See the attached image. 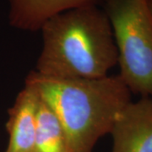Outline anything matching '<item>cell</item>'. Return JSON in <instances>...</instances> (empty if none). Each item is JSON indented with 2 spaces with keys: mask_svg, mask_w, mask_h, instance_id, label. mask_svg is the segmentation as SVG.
Wrapping results in <instances>:
<instances>
[{
  "mask_svg": "<svg viewBox=\"0 0 152 152\" xmlns=\"http://www.w3.org/2000/svg\"><path fill=\"white\" fill-rule=\"evenodd\" d=\"M42 48L36 72L56 79H99L118 64L107 16L98 5L58 14L40 30Z\"/></svg>",
  "mask_w": 152,
  "mask_h": 152,
  "instance_id": "1",
  "label": "cell"
},
{
  "mask_svg": "<svg viewBox=\"0 0 152 152\" xmlns=\"http://www.w3.org/2000/svg\"><path fill=\"white\" fill-rule=\"evenodd\" d=\"M26 85L32 87L58 116L71 152H93L98 140L111 133L132 95L119 75L71 80L32 71Z\"/></svg>",
  "mask_w": 152,
  "mask_h": 152,
  "instance_id": "2",
  "label": "cell"
},
{
  "mask_svg": "<svg viewBox=\"0 0 152 152\" xmlns=\"http://www.w3.org/2000/svg\"><path fill=\"white\" fill-rule=\"evenodd\" d=\"M118 50L119 76L131 93L152 96V16L147 0H102Z\"/></svg>",
  "mask_w": 152,
  "mask_h": 152,
  "instance_id": "3",
  "label": "cell"
},
{
  "mask_svg": "<svg viewBox=\"0 0 152 152\" xmlns=\"http://www.w3.org/2000/svg\"><path fill=\"white\" fill-rule=\"evenodd\" d=\"M110 134L111 152H152V97L131 101L118 116Z\"/></svg>",
  "mask_w": 152,
  "mask_h": 152,
  "instance_id": "4",
  "label": "cell"
},
{
  "mask_svg": "<svg viewBox=\"0 0 152 152\" xmlns=\"http://www.w3.org/2000/svg\"><path fill=\"white\" fill-rule=\"evenodd\" d=\"M37 98V93L28 85L18 94L9 111V142L4 152H34Z\"/></svg>",
  "mask_w": 152,
  "mask_h": 152,
  "instance_id": "5",
  "label": "cell"
},
{
  "mask_svg": "<svg viewBox=\"0 0 152 152\" xmlns=\"http://www.w3.org/2000/svg\"><path fill=\"white\" fill-rule=\"evenodd\" d=\"M8 2L11 26L22 31H37L58 14L82 6L98 5L102 0H8Z\"/></svg>",
  "mask_w": 152,
  "mask_h": 152,
  "instance_id": "6",
  "label": "cell"
},
{
  "mask_svg": "<svg viewBox=\"0 0 152 152\" xmlns=\"http://www.w3.org/2000/svg\"><path fill=\"white\" fill-rule=\"evenodd\" d=\"M37 97L34 152H71L68 137L59 118L38 94Z\"/></svg>",
  "mask_w": 152,
  "mask_h": 152,
  "instance_id": "7",
  "label": "cell"
},
{
  "mask_svg": "<svg viewBox=\"0 0 152 152\" xmlns=\"http://www.w3.org/2000/svg\"><path fill=\"white\" fill-rule=\"evenodd\" d=\"M147 4H148V7L152 16V0H147Z\"/></svg>",
  "mask_w": 152,
  "mask_h": 152,
  "instance_id": "8",
  "label": "cell"
}]
</instances>
